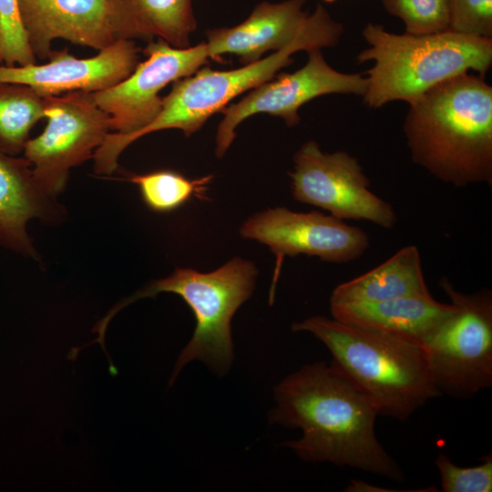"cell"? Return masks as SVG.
Here are the masks:
<instances>
[{
	"instance_id": "obj_17",
	"label": "cell",
	"mask_w": 492,
	"mask_h": 492,
	"mask_svg": "<svg viewBox=\"0 0 492 492\" xmlns=\"http://www.w3.org/2000/svg\"><path fill=\"white\" fill-rule=\"evenodd\" d=\"M55 200L37 187L29 161L0 151V244L25 256L36 251L27 232L36 218L51 219L58 211Z\"/></svg>"
},
{
	"instance_id": "obj_2",
	"label": "cell",
	"mask_w": 492,
	"mask_h": 492,
	"mask_svg": "<svg viewBox=\"0 0 492 492\" xmlns=\"http://www.w3.org/2000/svg\"><path fill=\"white\" fill-rule=\"evenodd\" d=\"M404 133L412 160L441 181L492 184V87L461 74L409 105Z\"/></svg>"
},
{
	"instance_id": "obj_21",
	"label": "cell",
	"mask_w": 492,
	"mask_h": 492,
	"mask_svg": "<svg viewBox=\"0 0 492 492\" xmlns=\"http://www.w3.org/2000/svg\"><path fill=\"white\" fill-rule=\"evenodd\" d=\"M211 175L190 179L179 172L160 169L132 174L128 180L137 184L145 204L157 212L172 211L192 197L204 198Z\"/></svg>"
},
{
	"instance_id": "obj_11",
	"label": "cell",
	"mask_w": 492,
	"mask_h": 492,
	"mask_svg": "<svg viewBox=\"0 0 492 492\" xmlns=\"http://www.w3.org/2000/svg\"><path fill=\"white\" fill-rule=\"evenodd\" d=\"M240 233L244 239L265 244L276 256L271 303L284 257L304 254L343 263L360 258L370 246L368 234L359 227L330 214L295 212L284 207L255 213L243 222Z\"/></svg>"
},
{
	"instance_id": "obj_23",
	"label": "cell",
	"mask_w": 492,
	"mask_h": 492,
	"mask_svg": "<svg viewBox=\"0 0 492 492\" xmlns=\"http://www.w3.org/2000/svg\"><path fill=\"white\" fill-rule=\"evenodd\" d=\"M0 43L3 65L15 67L36 63L23 27L17 0H0Z\"/></svg>"
},
{
	"instance_id": "obj_9",
	"label": "cell",
	"mask_w": 492,
	"mask_h": 492,
	"mask_svg": "<svg viewBox=\"0 0 492 492\" xmlns=\"http://www.w3.org/2000/svg\"><path fill=\"white\" fill-rule=\"evenodd\" d=\"M289 173L295 200L343 220H366L384 229L397 222L394 207L370 190V179L358 159L345 151L323 152L309 140L293 157Z\"/></svg>"
},
{
	"instance_id": "obj_7",
	"label": "cell",
	"mask_w": 492,
	"mask_h": 492,
	"mask_svg": "<svg viewBox=\"0 0 492 492\" xmlns=\"http://www.w3.org/2000/svg\"><path fill=\"white\" fill-rule=\"evenodd\" d=\"M439 285L453 312L422 345L441 394L467 398L492 385V294H466L443 277Z\"/></svg>"
},
{
	"instance_id": "obj_26",
	"label": "cell",
	"mask_w": 492,
	"mask_h": 492,
	"mask_svg": "<svg viewBox=\"0 0 492 492\" xmlns=\"http://www.w3.org/2000/svg\"><path fill=\"white\" fill-rule=\"evenodd\" d=\"M0 65H3V57H2V51H1V43H0Z\"/></svg>"
},
{
	"instance_id": "obj_6",
	"label": "cell",
	"mask_w": 492,
	"mask_h": 492,
	"mask_svg": "<svg viewBox=\"0 0 492 492\" xmlns=\"http://www.w3.org/2000/svg\"><path fill=\"white\" fill-rule=\"evenodd\" d=\"M258 271L251 261L236 257L210 272L178 268L169 276L152 281L118 302L92 329L97 337L84 344L98 343L107 352L105 334L111 319L123 308L160 292L180 296L191 309L196 326L193 335L179 354L169 385L190 362L204 363L217 375H224L234 359L231 320L241 305L251 295ZM108 355V352L106 353Z\"/></svg>"
},
{
	"instance_id": "obj_27",
	"label": "cell",
	"mask_w": 492,
	"mask_h": 492,
	"mask_svg": "<svg viewBox=\"0 0 492 492\" xmlns=\"http://www.w3.org/2000/svg\"><path fill=\"white\" fill-rule=\"evenodd\" d=\"M322 1L326 2V3H333V2H335L337 0H322Z\"/></svg>"
},
{
	"instance_id": "obj_5",
	"label": "cell",
	"mask_w": 492,
	"mask_h": 492,
	"mask_svg": "<svg viewBox=\"0 0 492 492\" xmlns=\"http://www.w3.org/2000/svg\"><path fill=\"white\" fill-rule=\"evenodd\" d=\"M368 47L356 61H374L367 71L364 103L378 108L402 100L413 104L438 84L477 71L484 77L492 64V39L449 30L431 35H398L369 23L362 32Z\"/></svg>"
},
{
	"instance_id": "obj_4",
	"label": "cell",
	"mask_w": 492,
	"mask_h": 492,
	"mask_svg": "<svg viewBox=\"0 0 492 492\" xmlns=\"http://www.w3.org/2000/svg\"><path fill=\"white\" fill-rule=\"evenodd\" d=\"M292 330L320 340L332 363L370 397L379 415L405 421L441 395L419 343L321 315L294 323Z\"/></svg>"
},
{
	"instance_id": "obj_15",
	"label": "cell",
	"mask_w": 492,
	"mask_h": 492,
	"mask_svg": "<svg viewBox=\"0 0 492 492\" xmlns=\"http://www.w3.org/2000/svg\"><path fill=\"white\" fill-rule=\"evenodd\" d=\"M306 0L261 2L241 23L206 32L210 58L234 55L243 65L256 62L269 51L289 46L301 33L308 16Z\"/></svg>"
},
{
	"instance_id": "obj_20",
	"label": "cell",
	"mask_w": 492,
	"mask_h": 492,
	"mask_svg": "<svg viewBox=\"0 0 492 492\" xmlns=\"http://www.w3.org/2000/svg\"><path fill=\"white\" fill-rule=\"evenodd\" d=\"M46 97L31 87L0 83V151L17 156L23 152L34 126L46 118Z\"/></svg>"
},
{
	"instance_id": "obj_18",
	"label": "cell",
	"mask_w": 492,
	"mask_h": 492,
	"mask_svg": "<svg viewBox=\"0 0 492 492\" xmlns=\"http://www.w3.org/2000/svg\"><path fill=\"white\" fill-rule=\"evenodd\" d=\"M116 41L162 39L172 46H190L197 22L191 0H108Z\"/></svg>"
},
{
	"instance_id": "obj_14",
	"label": "cell",
	"mask_w": 492,
	"mask_h": 492,
	"mask_svg": "<svg viewBox=\"0 0 492 492\" xmlns=\"http://www.w3.org/2000/svg\"><path fill=\"white\" fill-rule=\"evenodd\" d=\"M21 21L36 57L48 58L52 41L102 50L116 39L108 0H17Z\"/></svg>"
},
{
	"instance_id": "obj_24",
	"label": "cell",
	"mask_w": 492,
	"mask_h": 492,
	"mask_svg": "<svg viewBox=\"0 0 492 492\" xmlns=\"http://www.w3.org/2000/svg\"><path fill=\"white\" fill-rule=\"evenodd\" d=\"M436 465L441 477V488L445 492H491L492 456L483 458V462L471 467H462L454 464L444 453H439Z\"/></svg>"
},
{
	"instance_id": "obj_22",
	"label": "cell",
	"mask_w": 492,
	"mask_h": 492,
	"mask_svg": "<svg viewBox=\"0 0 492 492\" xmlns=\"http://www.w3.org/2000/svg\"><path fill=\"white\" fill-rule=\"evenodd\" d=\"M390 15L401 19L405 33L421 36L448 30V0H380Z\"/></svg>"
},
{
	"instance_id": "obj_1",
	"label": "cell",
	"mask_w": 492,
	"mask_h": 492,
	"mask_svg": "<svg viewBox=\"0 0 492 492\" xmlns=\"http://www.w3.org/2000/svg\"><path fill=\"white\" fill-rule=\"evenodd\" d=\"M269 421L300 428L284 446L307 462H329L403 482L400 466L378 441L374 402L334 364H306L274 388Z\"/></svg>"
},
{
	"instance_id": "obj_3",
	"label": "cell",
	"mask_w": 492,
	"mask_h": 492,
	"mask_svg": "<svg viewBox=\"0 0 492 492\" xmlns=\"http://www.w3.org/2000/svg\"><path fill=\"white\" fill-rule=\"evenodd\" d=\"M343 34V25L334 21L327 9L318 4L313 13L308 15L299 36L282 49L236 69L200 67L173 82L170 92L162 97L160 113L151 123L129 135L117 132L107 135L93 156L95 173L111 175L118 168V158L124 149L149 133L175 128L190 137L233 98L273 78L280 69L291 65L294 53L334 47Z\"/></svg>"
},
{
	"instance_id": "obj_10",
	"label": "cell",
	"mask_w": 492,
	"mask_h": 492,
	"mask_svg": "<svg viewBox=\"0 0 492 492\" xmlns=\"http://www.w3.org/2000/svg\"><path fill=\"white\" fill-rule=\"evenodd\" d=\"M306 52L308 60L302 67L263 82L221 111L223 118L215 138V154L219 159L232 144L236 128L251 116L268 114L280 117L292 128L301 120V107L318 97L328 94L364 97L368 87L366 77L337 71L326 62L319 48Z\"/></svg>"
},
{
	"instance_id": "obj_19",
	"label": "cell",
	"mask_w": 492,
	"mask_h": 492,
	"mask_svg": "<svg viewBox=\"0 0 492 492\" xmlns=\"http://www.w3.org/2000/svg\"><path fill=\"white\" fill-rule=\"evenodd\" d=\"M429 293L419 251L407 245L379 266L337 285L330 303L382 302Z\"/></svg>"
},
{
	"instance_id": "obj_13",
	"label": "cell",
	"mask_w": 492,
	"mask_h": 492,
	"mask_svg": "<svg viewBox=\"0 0 492 492\" xmlns=\"http://www.w3.org/2000/svg\"><path fill=\"white\" fill-rule=\"evenodd\" d=\"M138 48L132 40L119 39L88 58L68 50H53L43 65H0V83L27 86L41 97L76 91L94 93L109 88L128 77L138 64Z\"/></svg>"
},
{
	"instance_id": "obj_16",
	"label": "cell",
	"mask_w": 492,
	"mask_h": 492,
	"mask_svg": "<svg viewBox=\"0 0 492 492\" xmlns=\"http://www.w3.org/2000/svg\"><path fill=\"white\" fill-rule=\"evenodd\" d=\"M333 318L362 328L388 333L421 345L454 310L429 294L382 302L330 303Z\"/></svg>"
},
{
	"instance_id": "obj_8",
	"label": "cell",
	"mask_w": 492,
	"mask_h": 492,
	"mask_svg": "<svg viewBox=\"0 0 492 492\" xmlns=\"http://www.w3.org/2000/svg\"><path fill=\"white\" fill-rule=\"evenodd\" d=\"M44 131L28 139L24 158L46 197L55 200L66 188L70 170L93 158L110 128V117L92 93L76 91L46 97Z\"/></svg>"
},
{
	"instance_id": "obj_25",
	"label": "cell",
	"mask_w": 492,
	"mask_h": 492,
	"mask_svg": "<svg viewBox=\"0 0 492 492\" xmlns=\"http://www.w3.org/2000/svg\"><path fill=\"white\" fill-rule=\"evenodd\" d=\"M448 30L492 39V0H448Z\"/></svg>"
},
{
	"instance_id": "obj_12",
	"label": "cell",
	"mask_w": 492,
	"mask_h": 492,
	"mask_svg": "<svg viewBox=\"0 0 492 492\" xmlns=\"http://www.w3.org/2000/svg\"><path fill=\"white\" fill-rule=\"evenodd\" d=\"M147 59L117 85L92 93L96 104L110 117L114 132L129 135L151 123L160 113L159 92L188 77L210 58L207 45L175 47L162 39L150 41L143 50Z\"/></svg>"
}]
</instances>
